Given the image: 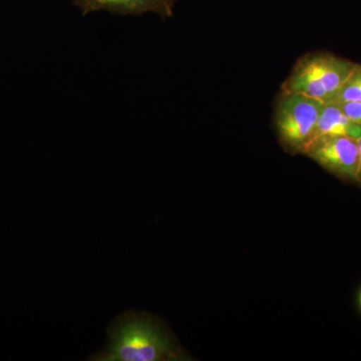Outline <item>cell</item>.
Instances as JSON below:
<instances>
[{"mask_svg": "<svg viewBox=\"0 0 361 361\" xmlns=\"http://www.w3.org/2000/svg\"><path fill=\"white\" fill-rule=\"evenodd\" d=\"M108 345L96 361L184 360L187 356L172 334L154 316L127 311L111 323Z\"/></svg>", "mask_w": 361, "mask_h": 361, "instance_id": "obj_1", "label": "cell"}, {"mask_svg": "<svg viewBox=\"0 0 361 361\" xmlns=\"http://www.w3.org/2000/svg\"><path fill=\"white\" fill-rule=\"evenodd\" d=\"M355 65L330 52H312L298 59L281 90L331 103Z\"/></svg>", "mask_w": 361, "mask_h": 361, "instance_id": "obj_2", "label": "cell"}, {"mask_svg": "<svg viewBox=\"0 0 361 361\" xmlns=\"http://www.w3.org/2000/svg\"><path fill=\"white\" fill-rule=\"evenodd\" d=\"M323 106V102L313 97L281 90L275 104L274 126L287 151L304 154L314 139Z\"/></svg>", "mask_w": 361, "mask_h": 361, "instance_id": "obj_3", "label": "cell"}, {"mask_svg": "<svg viewBox=\"0 0 361 361\" xmlns=\"http://www.w3.org/2000/svg\"><path fill=\"white\" fill-rule=\"evenodd\" d=\"M304 154L339 179L357 183V140L341 135H322L310 142Z\"/></svg>", "mask_w": 361, "mask_h": 361, "instance_id": "obj_4", "label": "cell"}, {"mask_svg": "<svg viewBox=\"0 0 361 361\" xmlns=\"http://www.w3.org/2000/svg\"><path fill=\"white\" fill-rule=\"evenodd\" d=\"M85 14L92 11H109L121 14L155 13L171 18L177 0H73Z\"/></svg>", "mask_w": 361, "mask_h": 361, "instance_id": "obj_5", "label": "cell"}, {"mask_svg": "<svg viewBox=\"0 0 361 361\" xmlns=\"http://www.w3.org/2000/svg\"><path fill=\"white\" fill-rule=\"evenodd\" d=\"M322 135H341L358 140L361 137V125L350 120L342 111L341 104H324L316 125L314 139Z\"/></svg>", "mask_w": 361, "mask_h": 361, "instance_id": "obj_6", "label": "cell"}, {"mask_svg": "<svg viewBox=\"0 0 361 361\" xmlns=\"http://www.w3.org/2000/svg\"><path fill=\"white\" fill-rule=\"evenodd\" d=\"M331 103H361V65L356 63Z\"/></svg>", "mask_w": 361, "mask_h": 361, "instance_id": "obj_7", "label": "cell"}, {"mask_svg": "<svg viewBox=\"0 0 361 361\" xmlns=\"http://www.w3.org/2000/svg\"><path fill=\"white\" fill-rule=\"evenodd\" d=\"M341 104L342 111L353 122L361 125V103H342Z\"/></svg>", "mask_w": 361, "mask_h": 361, "instance_id": "obj_8", "label": "cell"}, {"mask_svg": "<svg viewBox=\"0 0 361 361\" xmlns=\"http://www.w3.org/2000/svg\"><path fill=\"white\" fill-rule=\"evenodd\" d=\"M358 149H360V168H358L357 183L361 185V137L357 140Z\"/></svg>", "mask_w": 361, "mask_h": 361, "instance_id": "obj_9", "label": "cell"}, {"mask_svg": "<svg viewBox=\"0 0 361 361\" xmlns=\"http://www.w3.org/2000/svg\"><path fill=\"white\" fill-rule=\"evenodd\" d=\"M360 306H361V292H360Z\"/></svg>", "mask_w": 361, "mask_h": 361, "instance_id": "obj_10", "label": "cell"}]
</instances>
